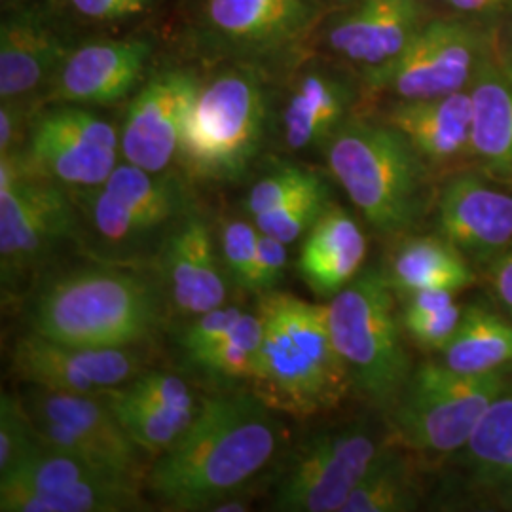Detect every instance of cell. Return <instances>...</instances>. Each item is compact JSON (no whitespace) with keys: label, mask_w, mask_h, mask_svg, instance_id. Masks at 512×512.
<instances>
[{"label":"cell","mask_w":512,"mask_h":512,"mask_svg":"<svg viewBox=\"0 0 512 512\" xmlns=\"http://www.w3.org/2000/svg\"><path fill=\"white\" fill-rule=\"evenodd\" d=\"M279 421L255 393L205 399L192 425L150 473V490L173 511H209L275 456Z\"/></svg>","instance_id":"6da1fadb"},{"label":"cell","mask_w":512,"mask_h":512,"mask_svg":"<svg viewBox=\"0 0 512 512\" xmlns=\"http://www.w3.org/2000/svg\"><path fill=\"white\" fill-rule=\"evenodd\" d=\"M258 313L264 334L251 378L256 397L298 418L342 403L355 384L332 340L329 308L272 291L262 296Z\"/></svg>","instance_id":"7a4b0ae2"},{"label":"cell","mask_w":512,"mask_h":512,"mask_svg":"<svg viewBox=\"0 0 512 512\" xmlns=\"http://www.w3.org/2000/svg\"><path fill=\"white\" fill-rule=\"evenodd\" d=\"M160 294L126 268H80L50 281L31 310V329L73 346L129 348L160 325Z\"/></svg>","instance_id":"3957f363"},{"label":"cell","mask_w":512,"mask_h":512,"mask_svg":"<svg viewBox=\"0 0 512 512\" xmlns=\"http://www.w3.org/2000/svg\"><path fill=\"white\" fill-rule=\"evenodd\" d=\"M330 175L380 234H399L420 220L427 162L397 128L346 120L323 145Z\"/></svg>","instance_id":"277c9868"},{"label":"cell","mask_w":512,"mask_h":512,"mask_svg":"<svg viewBox=\"0 0 512 512\" xmlns=\"http://www.w3.org/2000/svg\"><path fill=\"white\" fill-rule=\"evenodd\" d=\"M268 92L253 63L202 84L184 124L179 162L190 179L232 183L253 164L266 135Z\"/></svg>","instance_id":"5b68a950"},{"label":"cell","mask_w":512,"mask_h":512,"mask_svg":"<svg viewBox=\"0 0 512 512\" xmlns=\"http://www.w3.org/2000/svg\"><path fill=\"white\" fill-rule=\"evenodd\" d=\"M393 296L382 270H365L327 306L330 334L353 384L382 408H393L412 374Z\"/></svg>","instance_id":"8992f818"},{"label":"cell","mask_w":512,"mask_h":512,"mask_svg":"<svg viewBox=\"0 0 512 512\" xmlns=\"http://www.w3.org/2000/svg\"><path fill=\"white\" fill-rule=\"evenodd\" d=\"M512 378V370L465 374L444 363H425L391 408L397 439L423 452H456L467 446L480 418Z\"/></svg>","instance_id":"52a82bcc"},{"label":"cell","mask_w":512,"mask_h":512,"mask_svg":"<svg viewBox=\"0 0 512 512\" xmlns=\"http://www.w3.org/2000/svg\"><path fill=\"white\" fill-rule=\"evenodd\" d=\"M73 203L61 184L29 173L18 150L0 154V268L14 285L74 232Z\"/></svg>","instance_id":"ba28073f"},{"label":"cell","mask_w":512,"mask_h":512,"mask_svg":"<svg viewBox=\"0 0 512 512\" xmlns=\"http://www.w3.org/2000/svg\"><path fill=\"white\" fill-rule=\"evenodd\" d=\"M120 133L82 105L59 103L33 120L23 167L42 179L71 188L93 190L118 167Z\"/></svg>","instance_id":"9c48e42d"},{"label":"cell","mask_w":512,"mask_h":512,"mask_svg":"<svg viewBox=\"0 0 512 512\" xmlns=\"http://www.w3.org/2000/svg\"><path fill=\"white\" fill-rule=\"evenodd\" d=\"M490 48L492 40L467 19H429L395 63L365 82L399 101L450 95L469 88Z\"/></svg>","instance_id":"30bf717a"},{"label":"cell","mask_w":512,"mask_h":512,"mask_svg":"<svg viewBox=\"0 0 512 512\" xmlns=\"http://www.w3.org/2000/svg\"><path fill=\"white\" fill-rule=\"evenodd\" d=\"M184 213L186 196L175 175L150 173L126 162L93 188L88 222L109 251H133L160 232H171Z\"/></svg>","instance_id":"8fae6325"},{"label":"cell","mask_w":512,"mask_h":512,"mask_svg":"<svg viewBox=\"0 0 512 512\" xmlns=\"http://www.w3.org/2000/svg\"><path fill=\"white\" fill-rule=\"evenodd\" d=\"M382 450L359 427L313 437L281 476L275 488V511L342 512Z\"/></svg>","instance_id":"7c38bea8"},{"label":"cell","mask_w":512,"mask_h":512,"mask_svg":"<svg viewBox=\"0 0 512 512\" xmlns=\"http://www.w3.org/2000/svg\"><path fill=\"white\" fill-rule=\"evenodd\" d=\"M23 404L46 446L71 452L118 475L137 478L139 446L116 420L105 399L37 387Z\"/></svg>","instance_id":"4fadbf2b"},{"label":"cell","mask_w":512,"mask_h":512,"mask_svg":"<svg viewBox=\"0 0 512 512\" xmlns=\"http://www.w3.org/2000/svg\"><path fill=\"white\" fill-rule=\"evenodd\" d=\"M315 0H205L203 37L245 63L287 52L317 19Z\"/></svg>","instance_id":"5bb4252c"},{"label":"cell","mask_w":512,"mask_h":512,"mask_svg":"<svg viewBox=\"0 0 512 512\" xmlns=\"http://www.w3.org/2000/svg\"><path fill=\"white\" fill-rule=\"evenodd\" d=\"M202 90L192 69H165L154 74L129 103L120 148L129 164L150 173H164L183 139L184 124Z\"/></svg>","instance_id":"9a60e30c"},{"label":"cell","mask_w":512,"mask_h":512,"mask_svg":"<svg viewBox=\"0 0 512 512\" xmlns=\"http://www.w3.org/2000/svg\"><path fill=\"white\" fill-rule=\"evenodd\" d=\"M10 366L18 380L40 389L101 395L131 380L139 361L129 348L73 346L31 332L14 346Z\"/></svg>","instance_id":"2e32d148"},{"label":"cell","mask_w":512,"mask_h":512,"mask_svg":"<svg viewBox=\"0 0 512 512\" xmlns=\"http://www.w3.org/2000/svg\"><path fill=\"white\" fill-rule=\"evenodd\" d=\"M427 21L423 0H355L325 25L323 46L366 78L395 63Z\"/></svg>","instance_id":"e0dca14e"},{"label":"cell","mask_w":512,"mask_h":512,"mask_svg":"<svg viewBox=\"0 0 512 512\" xmlns=\"http://www.w3.org/2000/svg\"><path fill=\"white\" fill-rule=\"evenodd\" d=\"M152 44L145 38L93 40L73 48L50 82L46 101L69 105H112L141 80Z\"/></svg>","instance_id":"ac0fdd59"},{"label":"cell","mask_w":512,"mask_h":512,"mask_svg":"<svg viewBox=\"0 0 512 512\" xmlns=\"http://www.w3.org/2000/svg\"><path fill=\"white\" fill-rule=\"evenodd\" d=\"M439 228L467 260L486 266L512 243V196L458 175L440 192Z\"/></svg>","instance_id":"d6986e66"},{"label":"cell","mask_w":512,"mask_h":512,"mask_svg":"<svg viewBox=\"0 0 512 512\" xmlns=\"http://www.w3.org/2000/svg\"><path fill=\"white\" fill-rule=\"evenodd\" d=\"M162 275L173 306L202 315L226 302V272L213 230L200 215L184 213L162 243Z\"/></svg>","instance_id":"ffe728a7"},{"label":"cell","mask_w":512,"mask_h":512,"mask_svg":"<svg viewBox=\"0 0 512 512\" xmlns=\"http://www.w3.org/2000/svg\"><path fill=\"white\" fill-rule=\"evenodd\" d=\"M73 48L42 16L12 12L0 27V97L23 99L50 84Z\"/></svg>","instance_id":"44dd1931"},{"label":"cell","mask_w":512,"mask_h":512,"mask_svg":"<svg viewBox=\"0 0 512 512\" xmlns=\"http://www.w3.org/2000/svg\"><path fill=\"white\" fill-rule=\"evenodd\" d=\"M471 152L495 175H512V46L488 50L469 84Z\"/></svg>","instance_id":"7402d4cb"},{"label":"cell","mask_w":512,"mask_h":512,"mask_svg":"<svg viewBox=\"0 0 512 512\" xmlns=\"http://www.w3.org/2000/svg\"><path fill=\"white\" fill-rule=\"evenodd\" d=\"M365 232L344 207L329 203L304 236L298 255V274L308 289L332 298L361 274L366 258Z\"/></svg>","instance_id":"603a6c76"},{"label":"cell","mask_w":512,"mask_h":512,"mask_svg":"<svg viewBox=\"0 0 512 512\" xmlns=\"http://www.w3.org/2000/svg\"><path fill=\"white\" fill-rule=\"evenodd\" d=\"M353 99V86L342 74L323 67L296 74L281 112L285 147L300 152L325 145L348 120Z\"/></svg>","instance_id":"cb8c5ba5"},{"label":"cell","mask_w":512,"mask_h":512,"mask_svg":"<svg viewBox=\"0 0 512 512\" xmlns=\"http://www.w3.org/2000/svg\"><path fill=\"white\" fill-rule=\"evenodd\" d=\"M385 122L399 129L427 164H446L471 150L473 103L469 90L397 101Z\"/></svg>","instance_id":"d4e9b609"},{"label":"cell","mask_w":512,"mask_h":512,"mask_svg":"<svg viewBox=\"0 0 512 512\" xmlns=\"http://www.w3.org/2000/svg\"><path fill=\"white\" fill-rule=\"evenodd\" d=\"M384 274L393 293L403 298L420 291L459 293L476 279L469 260L442 236L406 239Z\"/></svg>","instance_id":"484cf974"},{"label":"cell","mask_w":512,"mask_h":512,"mask_svg":"<svg viewBox=\"0 0 512 512\" xmlns=\"http://www.w3.org/2000/svg\"><path fill=\"white\" fill-rule=\"evenodd\" d=\"M145 503L135 478L84 480L48 492H0L2 512H129Z\"/></svg>","instance_id":"4316f807"},{"label":"cell","mask_w":512,"mask_h":512,"mask_svg":"<svg viewBox=\"0 0 512 512\" xmlns=\"http://www.w3.org/2000/svg\"><path fill=\"white\" fill-rule=\"evenodd\" d=\"M442 363L465 374L512 370V323L480 304L467 306Z\"/></svg>","instance_id":"83f0119b"},{"label":"cell","mask_w":512,"mask_h":512,"mask_svg":"<svg viewBox=\"0 0 512 512\" xmlns=\"http://www.w3.org/2000/svg\"><path fill=\"white\" fill-rule=\"evenodd\" d=\"M116 420L122 423L133 442L148 454L162 456L181 439L194 418H186L139 395L131 385L101 393Z\"/></svg>","instance_id":"f1b7e54d"},{"label":"cell","mask_w":512,"mask_h":512,"mask_svg":"<svg viewBox=\"0 0 512 512\" xmlns=\"http://www.w3.org/2000/svg\"><path fill=\"white\" fill-rule=\"evenodd\" d=\"M112 476L126 475H118L88 459L50 448L42 442V446L25 461H21L12 473L0 476V492H48L63 486H73L84 480Z\"/></svg>","instance_id":"f546056e"},{"label":"cell","mask_w":512,"mask_h":512,"mask_svg":"<svg viewBox=\"0 0 512 512\" xmlns=\"http://www.w3.org/2000/svg\"><path fill=\"white\" fill-rule=\"evenodd\" d=\"M418 507V486L401 454L384 448L342 512H404Z\"/></svg>","instance_id":"4dcf8cb0"},{"label":"cell","mask_w":512,"mask_h":512,"mask_svg":"<svg viewBox=\"0 0 512 512\" xmlns=\"http://www.w3.org/2000/svg\"><path fill=\"white\" fill-rule=\"evenodd\" d=\"M465 448L484 484L512 458V378L486 408Z\"/></svg>","instance_id":"1f68e13d"},{"label":"cell","mask_w":512,"mask_h":512,"mask_svg":"<svg viewBox=\"0 0 512 512\" xmlns=\"http://www.w3.org/2000/svg\"><path fill=\"white\" fill-rule=\"evenodd\" d=\"M264 325L258 311H243L238 325L219 344L192 359L194 365L220 378H245L255 374Z\"/></svg>","instance_id":"d6a6232c"},{"label":"cell","mask_w":512,"mask_h":512,"mask_svg":"<svg viewBox=\"0 0 512 512\" xmlns=\"http://www.w3.org/2000/svg\"><path fill=\"white\" fill-rule=\"evenodd\" d=\"M329 196V186L319 175L313 183L296 192L293 198H289L287 202L281 203L268 213L258 215L253 222L262 234L274 236L279 241L291 245L296 239L310 232L311 226L329 207Z\"/></svg>","instance_id":"836d02e7"},{"label":"cell","mask_w":512,"mask_h":512,"mask_svg":"<svg viewBox=\"0 0 512 512\" xmlns=\"http://www.w3.org/2000/svg\"><path fill=\"white\" fill-rule=\"evenodd\" d=\"M42 446L23 401L2 393L0 401V476L12 473L21 461Z\"/></svg>","instance_id":"e575fe53"},{"label":"cell","mask_w":512,"mask_h":512,"mask_svg":"<svg viewBox=\"0 0 512 512\" xmlns=\"http://www.w3.org/2000/svg\"><path fill=\"white\" fill-rule=\"evenodd\" d=\"M260 230L255 222L228 220L220 232V260L226 275L241 289H251L255 274L256 253H258Z\"/></svg>","instance_id":"d590c367"},{"label":"cell","mask_w":512,"mask_h":512,"mask_svg":"<svg viewBox=\"0 0 512 512\" xmlns=\"http://www.w3.org/2000/svg\"><path fill=\"white\" fill-rule=\"evenodd\" d=\"M319 175L302 165H279L268 175H264L258 183L251 186L245 198V211L251 219H256L262 213H268L281 203L293 198L296 192L313 183Z\"/></svg>","instance_id":"8d00e7d4"},{"label":"cell","mask_w":512,"mask_h":512,"mask_svg":"<svg viewBox=\"0 0 512 512\" xmlns=\"http://www.w3.org/2000/svg\"><path fill=\"white\" fill-rule=\"evenodd\" d=\"M243 310L239 306H220L215 310L196 315V319L184 329L181 336L184 353L192 361L203 351L213 348L238 325Z\"/></svg>","instance_id":"74e56055"},{"label":"cell","mask_w":512,"mask_h":512,"mask_svg":"<svg viewBox=\"0 0 512 512\" xmlns=\"http://www.w3.org/2000/svg\"><path fill=\"white\" fill-rule=\"evenodd\" d=\"M463 310L458 304L433 313H403V325L410 338L425 349H442L458 332Z\"/></svg>","instance_id":"f35d334b"},{"label":"cell","mask_w":512,"mask_h":512,"mask_svg":"<svg viewBox=\"0 0 512 512\" xmlns=\"http://www.w3.org/2000/svg\"><path fill=\"white\" fill-rule=\"evenodd\" d=\"M289 264L287 243L279 241L274 236L262 234L258 238V253H256L255 274L251 281V293L268 294L274 291L277 283L283 279Z\"/></svg>","instance_id":"ab89813d"},{"label":"cell","mask_w":512,"mask_h":512,"mask_svg":"<svg viewBox=\"0 0 512 512\" xmlns=\"http://www.w3.org/2000/svg\"><path fill=\"white\" fill-rule=\"evenodd\" d=\"M82 18L92 21H120L139 16L150 6V0H69Z\"/></svg>","instance_id":"60d3db41"},{"label":"cell","mask_w":512,"mask_h":512,"mask_svg":"<svg viewBox=\"0 0 512 512\" xmlns=\"http://www.w3.org/2000/svg\"><path fill=\"white\" fill-rule=\"evenodd\" d=\"M484 268L490 291L494 293L497 302L512 313V243Z\"/></svg>","instance_id":"b9f144b4"},{"label":"cell","mask_w":512,"mask_h":512,"mask_svg":"<svg viewBox=\"0 0 512 512\" xmlns=\"http://www.w3.org/2000/svg\"><path fill=\"white\" fill-rule=\"evenodd\" d=\"M25 122V112L21 99L2 101L0 107V154L16 152L21 141V131Z\"/></svg>","instance_id":"7bdbcfd3"},{"label":"cell","mask_w":512,"mask_h":512,"mask_svg":"<svg viewBox=\"0 0 512 512\" xmlns=\"http://www.w3.org/2000/svg\"><path fill=\"white\" fill-rule=\"evenodd\" d=\"M404 313H433L456 304L454 291H420L404 298Z\"/></svg>","instance_id":"ee69618b"},{"label":"cell","mask_w":512,"mask_h":512,"mask_svg":"<svg viewBox=\"0 0 512 512\" xmlns=\"http://www.w3.org/2000/svg\"><path fill=\"white\" fill-rule=\"evenodd\" d=\"M461 14H486L511 6L512 0H440Z\"/></svg>","instance_id":"f6af8a7d"},{"label":"cell","mask_w":512,"mask_h":512,"mask_svg":"<svg viewBox=\"0 0 512 512\" xmlns=\"http://www.w3.org/2000/svg\"><path fill=\"white\" fill-rule=\"evenodd\" d=\"M486 484L494 488H512V458Z\"/></svg>","instance_id":"bcb514c9"},{"label":"cell","mask_w":512,"mask_h":512,"mask_svg":"<svg viewBox=\"0 0 512 512\" xmlns=\"http://www.w3.org/2000/svg\"><path fill=\"white\" fill-rule=\"evenodd\" d=\"M209 511L245 512L249 511V505L243 503V501H239V499H234V497H226V499H222L219 503H215Z\"/></svg>","instance_id":"7dc6e473"}]
</instances>
